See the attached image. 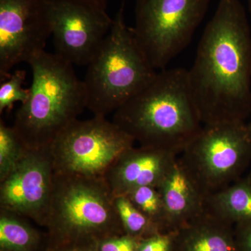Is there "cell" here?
<instances>
[{
  "label": "cell",
  "mask_w": 251,
  "mask_h": 251,
  "mask_svg": "<svg viewBox=\"0 0 251 251\" xmlns=\"http://www.w3.org/2000/svg\"><path fill=\"white\" fill-rule=\"evenodd\" d=\"M28 148L14 127L0 123V180L4 179L22 159Z\"/></svg>",
  "instance_id": "19"
},
{
  "label": "cell",
  "mask_w": 251,
  "mask_h": 251,
  "mask_svg": "<svg viewBox=\"0 0 251 251\" xmlns=\"http://www.w3.org/2000/svg\"><path fill=\"white\" fill-rule=\"evenodd\" d=\"M139 240L128 234L105 238L97 244L98 251H138Z\"/></svg>",
  "instance_id": "22"
},
{
  "label": "cell",
  "mask_w": 251,
  "mask_h": 251,
  "mask_svg": "<svg viewBox=\"0 0 251 251\" xmlns=\"http://www.w3.org/2000/svg\"><path fill=\"white\" fill-rule=\"evenodd\" d=\"M112 122L140 146L180 154L202 128L187 70L163 69L152 82L114 112Z\"/></svg>",
  "instance_id": "2"
},
{
  "label": "cell",
  "mask_w": 251,
  "mask_h": 251,
  "mask_svg": "<svg viewBox=\"0 0 251 251\" xmlns=\"http://www.w3.org/2000/svg\"><path fill=\"white\" fill-rule=\"evenodd\" d=\"M11 211H0V248L2 251H31L38 242V234Z\"/></svg>",
  "instance_id": "16"
},
{
  "label": "cell",
  "mask_w": 251,
  "mask_h": 251,
  "mask_svg": "<svg viewBox=\"0 0 251 251\" xmlns=\"http://www.w3.org/2000/svg\"><path fill=\"white\" fill-rule=\"evenodd\" d=\"M207 211L234 225L251 221V176L241 177L205 198Z\"/></svg>",
  "instance_id": "15"
},
{
  "label": "cell",
  "mask_w": 251,
  "mask_h": 251,
  "mask_svg": "<svg viewBox=\"0 0 251 251\" xmlns=\"http://www.w3.org/2000/svg\"><path fill=\"white\" fill-rule=\"evenodd\" d=\"M46 224L62 238H105L125 234L115 196L103 178L56 174Z\"/></svg>",
  "instance_id": "5"
},
{
  "label": "cell",
  "mask_w": 251,
  "mask_h": 251,
  "mask_svg": "<svg viewBox=\"0 0 251 251\" xmlns=\"http://www.w3.org/2000/svg\"><path fill=\"white\" fill-rule=\"evenodd\" d=\"M52 35L49 0H0V80L44 51Z\"/></svg>",
  "instance_id": "10"
},
{
  "label": "cell",
  "mask_w": 251,
  "mask_h": 251,
  "mask_svg": "<svg viewBox=\"0 0 251 251\" xmlns=\"http://www.w3.org/2000/svg\"><path fill=\"white\" fill-rule=\"evenodd\" d=\"M250 125H251V123L250 124Z\"/></svg>",
  "instance_id": "27"
},
{
  "label": "cell",
  "mask_w": 251,
  "mask_h": 251,
  "mask_svg": "<svg viewBox=\"0 0 251 251\" xmlns=\"http://www.w3.org/2000/svg\"><path fill=\"white\" fill-rule=\"evenodd\" d=\"M54 178L49 148H28L14 169L0 180V208L46 224Z\"/></svg>",
  "instance_id": "11"
},
{
  "label": "cell",
  "mask_w": 251,
  "mask_h": 251,
  "mask_svg": "<svg viewBox=\"0 0 251 251\" xmlns=\"http://www.w3.org/2000/svg\"><path fill=\"white\" fill-rule=\"evenodd\" d=\"M27 72L18 69L11 74L9 77L1 81L0 85V112H8L12 109L14 103H25L30 95V89H24L23 84L26 79Z\"/></svg>",
  "instance_id": "20"
},
{
  "label": "cell",
  "mask_w": 251,
  "mask_h": 251,
  "mask_svg": "<svg viewBox=\"0 0 251 251\" xmlns=\"http://www.w3.org/2000/svg\"><path fill=\"white\" fill-rule=\"evenodd\" d=\"M125 0L111 29L83 80L87 108L94 116L105 117L148 87L156 77L153 69L135 39L133 28L125 22Z\"/></svg>",
  "instance_id": "4"
},
{
  "label": "cell",
  "mask_w": 251,
  "mask_h": 251,
  "mask_svg": "<svg viewBox=\"0 0 251 251\" xmlns=\"http://www.w3.org/2000/svg\"><path fill=\"white\" fill-rule=\"evenodd\" d=\"M59 251H92L89 248H84L83 247H78L75 245V247L68 248V249H62Z\"/></svg>",
  "instance_id": "25"
},
{
  "label": "cell",
  "mask_w": 251,
  "mask_h": 251,
  "mask_svg": "<svg viewBox=\"0 0 251 251\" xmlns=\"http://www.w3.org/2000/svg\"><path fill=\"white\" fill-rule=\"evenodd\" d=\"M248 6H249V11L251 13V0H248Z\"/></svg>",
  "instance_id": "26"
},
{
  "label": "cell",
  "mask_w": 251,
  "mask_h": 251,
  "mask_svg": "<svg viewBox=\"0 0 251 251\" xmlns=\"http://www.w3.org/2000/svg\"><path fill=\"white\" fill-rule=\"evenodd\" d=\"M167 214V232H176L205 211V197L176 160L157 186Z\"/></svg>",
  "instance_id": "13"
},
{
  "label": "cell",
  "mask_w": 251,
  "mask_h": 251,
  "mask_svg": "<svg viewBox=\"0 0 251 251\" xmlns=\"http://www.w3.org/2000/svg\"><path fill=\"white\" fill-rule=\"evenodd\" d=\"M234 227L239 251H251V221L239 223Z\"/></svg>",
  "instance_id": "23"
},
{
  "label": "cell",
  "mask_w": 251,
  "mask_h": 251,
  "mask_svg": "<svg viewBox=\"0 0 251 251\" xmlns=\"http://www.w3.org/2000/svg\"><path fill=\"white\" fill-rule=\"evenodd\" d=\"M49 4L55 54L73 65H88L113 19L85 0H49Z\"/></svg>",
  "instance_id": "9"
},
{
  "label": "cell",
  "mask_w": 251,
  "mask_h": 251,
  "mask_svg": "<svg viewBox=\"0 0 251 251\" xmlns=\"http://www.w3.org/2000/svg\"><path fill=\"white\" fill-rule=\"evenodd\" d=\"M174 251H239L233 225L206 210L175 232Z\"/></svg>",
  "instance_id": "14"
},
{
  "label": "cell",
  "mask_w": 251,
  "mask_h": 251,
  "mask_svg": "<svg viewBox=\"0 0 251 251\" xmlns=\"http://www.w3.org/2000/svg\"><path fill=\"white\" fill-rule=\"evenodd\" d=\"M187 78L202 125L245 122L250 115L251 31L239 0H219Z\"/></svg>",
  "instance_id": "1"
},
{
  "label": "cell",
  "mask_w": 251,
  "mask_h": 251,
  "mask_svg": "<svg viewBox=\"0 0 251 251\" xmlns=\"http://www.w3.org/2000/svg\"><path fill=\"white\" fill-rule=\"evenodd\" d=\"M211 0H135V39L153 69L167 66L188 46Z\"/></svg>",
  "instance_id": "7"
},
{
  "label": "cell",
  "mask_w": 251,
  "mask_h": 251,
  "mask_svg": "<svg viewBox=\"0 0 251 251\" xmlns=\"http://www.w3.org/2000/svg\"><path fill=\"white\" fill-rule=\"evenodd\" d=\"M180 155L179 163L207 197L240 179L250 164V124L204 125Z\"/></svg>",
  "instance_id": "6"
},
{
  "label": "cell",
  "mask_w": 251,
  "mask_h": 251,
  "mask_svg": "<svg viewBox=\"0 0 251 251\" xmlns=\"http://www.w3.org/2000/svg\"><path fill=\"white\" fill-rule=\"evenodd\" d=\"M115 204L126 234L140 240L162 232L159 227L138 210L126 196H115Z\"/></svg>",
  "instance_id": "17"
},
{
  "label": "cell",
  "mask_w": 251,
  "mask_h": 251,
  "mask_svg": "<svg viewBox=\"0 0 251 251\" xmlns=\"http://www.w3.org/2000/svg\"><path fill=\"white\" fill-rule=\"evenodd\" d=\"M133 205L159 227L167 232V214L163 198L154 186H141L125 195Z\"/></svg>",
  "instance_id": "18"
},
{
  "label": "cell",
  "mask_w": 251,
  "mask_h": 251,
  "mask_svg": "<svg viewBox=\"0 0 251 251\" xmlns=\"http://www.w3.org/2000/svg\"><path fill=\"white\" fill-rule=\"evenodd\" d=\"M177 153L140 146L129 149L110 167L103 179L114 196H125L134 188L157 186L171 171Z\"/></svg>",
  "instance_id": "12"
},
{
  "label": "cell",
  "mask_w": 251,
  "mask_h": 251,
  "mask_svg": "<svg viewBox=\"0 0 251 251\" xmlns=\"http://www.w3.org/2000/svg\"><path fill=\"white\" fill-rule=\"evenodd\" d=\"M175 232H159L140 239L138 251H174Z\"/></svg>",
  "instance_id": "21"
},
{
  "label": "cell",
  "mask_w": 251,
  "mask_h": 251,
  "mask_svg": "<svg viewBox=\"0 0 251 251\" xmlns=\"http://www.w3.org/2000/svg\"><path fill=\"white\" fill-rule=\"evenodd\" d=\"M135 140L113 122L94 116L78 119L62 130L48 148L56 174L103 178Z\"/></svg>",
  "instance_id": "8"
},
{
  "label": "cell",
  "mask_w": 251,
  "mask_h": 251,
  "mask_svg": "<svg viewBox=\"0 0 251 251\" xmlns=\"http://www.w3.org/2000/svg\"><path fill=\"white\" fill-rule=\"evenodd\" d=\"M30 95L15 115L14 128L29 149L48 148L87 108L83 80L73 64L45 50L31 59Z\"/></svg>",
  "instance_id": "3"
},
{
  "label": "cell",
  "mask_w": 251,
  "mask_h": 251,
  "mask_svg": "<svg viewBox=\"0 0 251 251\" xmlns=\"http://www.w3.org/2000/svg\"><path fill=\"white\" fill-rule=\"evenodd\" d=\"M85 1H88L100 9L106 10L107 0H85Z\"/></svg>",
  "instance_id": "24"
}]
</instances>
